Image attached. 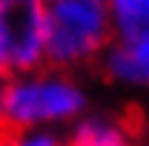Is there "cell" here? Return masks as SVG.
<instances>
[{"label":"cell","mask_w":149,"mask_h":146,"mask_svg":"<svg viewBox=\"0 0 149 146\" xmlns=\"http://www.w3.org/2000/svg\"><path fill=\"white\" fill-rule=\"evenodd\" d=\"M86 106V92L69 72L43 66L35 72L9 74L0 86V132L60 129L74 123Z\"/></svg>","instance_id":"obj_1"},{"label":"cell","mask_w":149,"mask_h":146,"mask_svg":"<svg viewBox=\"0 0 149 146\" xmlns=\"http://www.w3.org/2000/svg\"><path fill=\"white\" fill-rule=\"evenodd\" d=\"M115 43L106 0H46V66L72 72Z\"/></svg>","instance_id":"obj_2"},{"label":"cell","mask_w":149,"mask_h":146,"mask_svg":"<svg viewBox=\"0 0 149 146\" xmlns=\"http://www.w3.org/2000/svg\"><path fill=\"white\" fill-rule=\"evenodd\" d=\"M0 55L12 74L46 66V0H0Z\"/></svg>","instance_id":"obj_3"},{"label":"cell","mask_w":149,"mask_h":146,"mask_svg":"<svg viewBox=\"0 0 149 146\" xmlns=\"http://www.w3.org/2000/svg\"><path fill=\"white\" fill-rule=\"evenodd\" d=\"M63 140L66 146H120L135 138L123 117L103 115V112H83L74 123H69Z\"/></svg>","instance_id":"obj_4"},{"label":"cell","mask_w":149,"mask_h":146,"mask_svg":"<svg viewBox=\"0 0 149 146\" xmlns=\"http://www.w3.org/2000/svg\"><path fill=\"white\" fill-rule=\"evenodd\" d=\"M100 66L112 80L126 86H149V37L138 43L115 40L100 55Z\"/></svg>","instance_id":"obj_5"},{"label":"cell","mask_w":149,"mask_h":146,"mask_svg":"<svg viewBox=\"0 0 149 146\" xmlns=\"http://www.w3.org/2000/svg\"><path fill=\"white\" fill-rule=\"evenodd\" d=\"M112 32L120 43H138L149 37V0H106Z\"/></svg>","instance_id":"obj_6"},{"label":"cell","mask_w":149,"mask_h":146,"mask_svg":"<svg viewBox=\"0 0 149 146\" xmlns=\"http://www.w3.org/2000/svg\"><path fill=\"white\" fill-rule=\"evenodd\" d=\"M3 146H66V140L57 129H32V132L6 135Z\"/></svg>","instance_id":"obj_7"},{"label":"cell","mask_w":149,"mask_h":146,"mask_svg":"<svg viewBox=\"0 0 149 146\" xmlns=\"http://www.w3.org/2000/svg\"><path fill=\"white\" fill-rule=\"evenodd\" d=\"M9 66H6V60H3V55H0V86H3V83H6V80H9Z\"/></svg>","instance_id":"obj_8"},{"label":"cell","mask_w":149,"mask_h":146,"mask_svg":"<svg viewBox=\"0 0 149 146\" xmlns=\"http://www.w3.org/2000/svg\"><path fill=\"white\" fill-rule=\"evenodd\" d=\"M120 146H138V143H135V140H126V143H120Z\"/></svg>","instance_id":"obj_9"},{"label":"cell","mask_w":149,"mask_h":146,"mask_svg":"<svg viewBox=\"0 0 149 146\" xmlns=\"http://www.w3.org/2000/svg\"><path fill=\"white\" fill-rule=\"evenodd\" d=\"M3 143H6V135H3V132H0V146H3Z\"/></svg>","instance_id":"obj_10"}]
</instances>
